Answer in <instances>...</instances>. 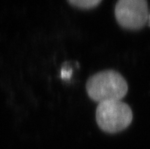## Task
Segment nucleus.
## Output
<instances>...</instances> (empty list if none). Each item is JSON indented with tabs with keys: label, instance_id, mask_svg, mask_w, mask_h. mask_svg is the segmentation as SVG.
<instances>
[{
	"label": "nucleus",
	"instance_id": "5",
	"mask_svg": "<svg viewBox=\"0 0 150 149\" xmlns=\"http://www.w3.org/2000/svg\"><path fill=\"white\" fill-rule=\"evenodd\" d=\"M72 70H67L66 69V68H63V69L61 70V78H62L63 79H69L71 76H72Z\"/></svg>",
	"mask_w": 150,
	"mask_h": 149
},
{
	"label": "nucleus",
	"instance_id": "6",
	"mask_svg": "<svg viewBox=\"0 0 150 149\" xmlns=\"http://www.w3.org/2000/svg\"><path fill=\"white\" fill-rule=\"evenodd\" d=\"M149 20H150V16H149Z\"/></svg>",
	"mask_w": 150,
	"mask_h": 149
},
{
	"label": "nucleus",
	"instance_id": "2",
	"mask_svg": "<svg viewBox=\"0 0 150 149\" xmlns=\"http://www.w3.org/2000/svg\"><path fill=\"white\" fill-rule=\"evenodd\" d=\"M133 120V112L128 104L120 100L100 103L96 109L98 126L108 133H117L127 128Z\"/></svg>",
	"mask_w": 150,
	"mask_h": 149
},
{
	"label": "nucleus",
	"instance_id": "3",
	"mask_svg": "<svg viewBox=\"0 0 150 149\" xmlns=\"http://www.w3.org/2000/svg\"><path fill=\"white\" fill-rule=\"evenodd\" d=\"M117 21L129 30L142 28L148 19V5L145 0H120L115 6Z\"/></svg>",
	"mask_w": 150,
	"mask_h": 149
},
{
	"label": "nucleus",
	"instance_id": "4",
	"mask_svg": "<svg viewBox=\"0 0 150 149\" xmlns=\"http://www.w3.org/2000/svg\"><path fill=\"white\" fill-rule=\"evenodd\" d=\"M69 3H70L72 6L80 8H91L95 6H97L98 4L101 2V0H86V1H79V0H69Z\"/></svg>",
	"mask_w": 150,
	"mask_h": 149
},
{
	"label": "nucleus",
	"instance_id": "1",
	"mask_svg": "<svg viewBox=\"0 0 150 149\" xmlns=\"http://www.w3.org/2000/svg\"><path fill=\"white\" fill-rule=\"evenodd\" d=\"M86 90L90 98L100 104L120 100L127 95L128 85L119 72L105 70L89 78L86 83Z\"/></svg>",
	"mask_w": 150,
	"mask_h": 149
}]
</instances>
